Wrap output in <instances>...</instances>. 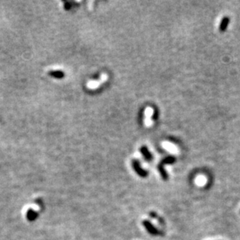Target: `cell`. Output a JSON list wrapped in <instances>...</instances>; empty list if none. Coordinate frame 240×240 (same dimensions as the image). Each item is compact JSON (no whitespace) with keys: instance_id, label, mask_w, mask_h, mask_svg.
I'll use <instances>...</instances> for the list:
<instances>
[{"instance_id":"obj_2","label":"cell","mask_w":240,"mask_h":240,"mask_svg":"<svg viewBox=\"0 0 240 240\" xmlns=\"http://www.w3.org/2000/svg\"><path fill=\"white\" fill-rule=\"evenodd\" d=\"M132 165H133V169L135 170V172L137 173V175L139 176L143 177V178L148 176V172L147 170H145V169H144L141 167V163H140V162H138L137 160H136V159L133 160Z\"/></svg>"},{"instance_id":"obj_6","label":"cell","mask_w":240,"mask_h":240,"mask_svg":"<svg viewBox=\"0 0 240 240\" xmlns=\"http://www.w3.org/2000/svg\"><path fill=\"white\" fill-rule=\"evenodd\" d=\"M162 146H163V148H165V149L168 150V152H172V153H175V152H177L176 147H175V145H172V144L169 143V142H167V141H165V142H163Z\"/></svg>"},{"instance_id":"obj_5","label":"cell","mask_w":240,"mask_h":240,"mask_svg":"<svg viewBox=\"0 0 240 240\" xmlns=\"http://www.w3.org/2000/svg\"><path fill=\"white\" fill-rule=\"evenodd\" d=\"M141 154L143 155V156H144V158H145L146 160H148V161H150V160L152 159V155H151V152H149V150H148V148H147L146 146H143L141 148Z\"/></svg>"},{"instance_id":"obj_10","label":"cell","mask_w":240,"mask_h":240,"mask_svg":"<svg viewBox=\"0 0 240 240\" xmlns=\"http://www.w3.org/2000/svg\"><path fill=\"white\" fill-rule=\"evenodd\" d=\"M149 215H150V216H151L152 218H155V219H158V221H159L160 222H161V223L163 225V221L161 219V218H160V217L158 216V214H157L156 212H154V211H151Z\"/></svg>"},{"instance_id":"obj_1","label":"cell","mask_w":240,"mask_h":240,"mask_svg":"<svg viewBox=\"0 0 240 240\" xmlns=\"http://www.w3.org/2000/svg\"><path fill=\"white\" fill-rule=\"evenodd\" d=\"M142 224H143V225L144 226V228L147 229V231H148V232H149L151 235H162V233L160 232L159 230H158L156 227L154 226V225L151 223V221H148V220H144L142 222Z\"/></svg>"},{"instance_id":"obj_9","label":"cell","mask_w":240,"mask_h":240,"mask_svg":"<svg viewBox=\"0 0 240 240\" xmlns=\"http://www.w3.org/2000/svg\"><path fill=\"white\" fill-rule=\"evenodd\" d=\"M153 114H154V110L151 107H148L144 111V114H145V118L146 119H151Z\"/></svg>"},{"instance_id":"obj_3","label":"cell","mask_w":240,"mask_h":240,"mask_svg":"<svg viewBox=\"0 0 240 240\" xmlns=\"http://www.w3.org/2000/svg\"><path fill=\"white\" fill-rule=\"evenodd\" d=\"M107 78H108V76H107L106 74H102L99 80H98V81H91V82H89L87 84V86H88V89H97L98 88V87L100 86V85H101L103 82H105L107 80Z\"/></svg>"},{"instance_id":"obj_8","label":"cell","mask_w":240,"mask_h":240,"mask_svg":"<svg viewBox=\"0 0 240 240\" xmlns=\"http://www.w3.org/2000/svg\"><path fill=\"white\" fill-rule=\"evenodd\" d=\"M27 216H28V220H30V221H34V220L36 219L37 216H38V214H37V212L31 209L28 211Z\"/></svg>"},{"instance_id":"obj_4","label":"cell","mask_w":240,"mask_h":240,"mask_svg":"<svg viewBox=\"0 0 240 240\" xmlns=\"http://www.w3.org/2000/svg\"><path fill=\"white\" fill-rule=\"evenodd\" d=\"M230 20L229 17L228 16H224L221 20V23H220L219 25V31L221 32H225V31L227 30L228 27V24H229Z\"/></svg>"},{"instance_id":"obj_7","label":"cell","mask_w":240,"mask_h":240,"mask_svg":"<svg viewBox=\"0 0 240 240\" xmlns=\"http://www.w3.org/2000/svg\"><path fill=\"white\" fill-rule=\"evenodd\" d=\"M48 75L51 77H54L55 78H62L64 77V73L62 71L56 70V71H50L48 72Z\"/></svg>"}]
</instances>
